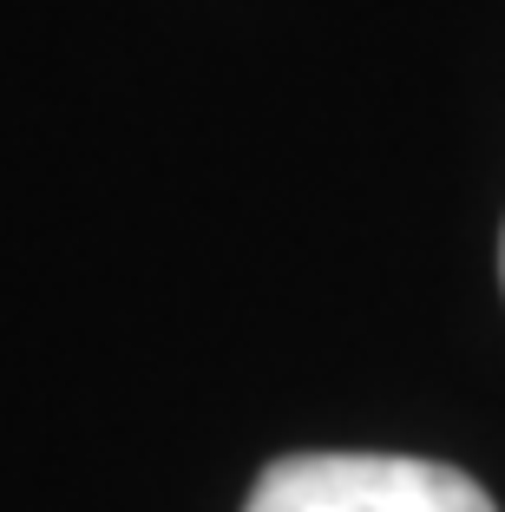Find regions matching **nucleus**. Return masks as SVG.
<instances>
[{"mask_svg":"<svg viewBox=\"0 0 505 512\" xmlns=\"http://www.w3.org/2000/svg\"><path fill=\"white\" fill-rule=\"evenodd\" d=\"M243 512H499L486 486L440 460L394 453H296L256 480Z\"/></svg>","mask_w":505,"mask_h":512,"instance_id":"1","label":"nucleus"},{"mask_svg":"<svg viewBox=\"0 0 505 512\" xmlns=\"http://www.w3.org/2000/svg\"><path fill=\"white\" fill-rule=\"evenodd\" d=\"M499 270H505V250H499Z\"/></svg>","mask_w":505,"mask_h":512,"instance_id":"2","label":"nucleus"}]
</instances>
